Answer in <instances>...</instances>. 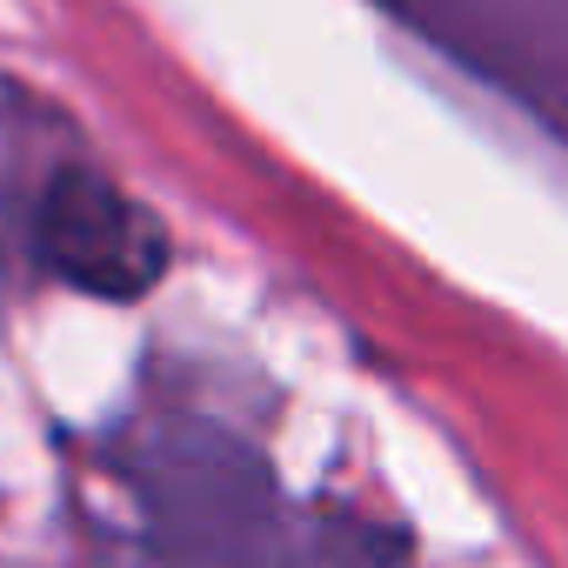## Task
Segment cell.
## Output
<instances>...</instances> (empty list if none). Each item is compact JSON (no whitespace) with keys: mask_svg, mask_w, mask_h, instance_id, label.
<instances>
[{"mask_svg":"<svg viewBox=\"0 0 568 568\" xmlns=\"http://www.w3.org/2000/svg\"><path fill=\"white\" fill-rule=\"evenodd\" d=\"M41 254L61 281L108 302H141L168 274V234L161 221L128 201L108 174L68 168L41 194Z\"/></svg>","mask_w":568,"mask_h":568,"instance_id":"1","label":"cell"}]
</instances>
